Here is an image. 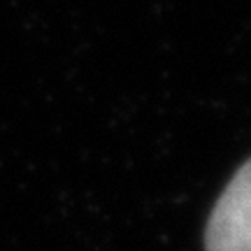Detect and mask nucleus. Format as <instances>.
I'll return each instance as SVG.
<instances>
[{
	"label": "nucleus",
	"instance_id": "obj_1",
	"mask_svg": "<svg viewBox=\"0 0 251 251\" xmlns=\"http://www.w3.org/2000/svg\"><path fill=\"white\" fill-rule=\"evenodd\" d=\"M207 251H251V158L228 181L205 228Z\"/></svg>",
	"mask_w": 251,
	"mask_h": 251
}]
</instances>
